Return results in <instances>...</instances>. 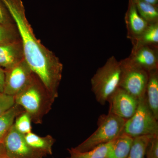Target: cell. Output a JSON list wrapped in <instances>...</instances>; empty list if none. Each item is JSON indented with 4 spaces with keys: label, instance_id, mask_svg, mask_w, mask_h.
<instances>
[{
    "label": "cell",
    "instance_id": "26",
    "mask_svg": "<svg viewBox=\"0 0 158 158\" xmlns=\"http://www.w3.org/2000/svg\"><path fill=\"white\" fill-rule=\"evenodd\" d=\"M5 70L0 66V92H3L5 81Z\"/></svg>",
    "mask_w": 158,
    "mask_h": 158
},
{
    "label": "cell",
    "instance_id": "10",
    "mask_svg": "<svg viewBox=\"0 0 158 158\" xmlns=\"http://www.w3.org/2000/svg\"><path fill=\"white\" fill-rule=\"evenodd\" d=\"M128 58L138 67L149 73L158 69V47L133 46Z\"/></svg>",
    "mask_w": 158,
    "mask_h": 158
},
{
    "label": "cell",
    "instance_id": "6",
    "mask_svg": "<svg viewBox=\"0 0 158 158\" xmlns=\"http://www.w3.org/2000/svg\"><path fill=\"white\" fill-rule=\"evenodd\" d=\"M119 62L121 67L119 88L138 100L144 98L148 73L133 63L128 57Z\"/></svg>",
    "mask_w": 158,
    "mask_h": 158
},
{
    "label": "cell",
    "instance_id": "25",
    "mask_svg": "<svg viewBox=\"0 0 158 158\" xmlns=\"http://www.w3.org/2000/svg\"><path fill=\"white\" fill-rule=\"evenodd\" d=\"M0 23L15 25L10 12L2 0H0Z\"/></svg>",
    "mask_w": 158,
    "mask_h": 158
},
{
    "label": "cell",
    "instance_id": "22",
    "mask_svg": "<svg viewBox=\"0 0 158 158\" xmlns=\"http://www.w3.org/2000/svg\"><path fill=\"white\" fill-rule=\"evenodd\" d=\"M31 123L29 114L24 111L16 116L13 125L19 132L25 135L32 132Z\"/></svg>",
    "mask_w": 158,
    "mask_h": 158
},
{
    "label": "cell",
    "instance_id": "5",
    "mask_svg": "<svg viewBox=\"0 0 158 158\" xmlns=\"http://www.w3.org/2000/svg\"><path fill=\"white\" fill-rule=\"evenodd\" d=\"M158 120L150 110L144 97L139 100L135 113L126 121L122 134L133 138L158 135Z\"/></svg>",
    "mask_w": 158,
    "mask_h": 158
},
{
    "label": "cell",
    "instance_id": "20",
    "mask_svg": "<svg viewBox=\"0 0 158 158\" xmlns=\"http://www.w3.org/2000/svg\"><path fill=\"white\" fill-rule=\"evenodd\" d=\"M154 136L134 138L129 153L127 158H145V150L150 139Z\"/></svg>",
    "mask_w": 158,
    "mask_h": 158
},
{
    "label": "cell",
    "instance_id": "1",
    "mask_svg": "<svg viewBox=\"0 0 158 158\" xmlns=\"http://www.w3.org/2000/svg\"><path fill=\"white\" fill-rule=\"evenodd\" d=\"M14 20L22 43L25 60L54 98L59 96L63 65L34 34L21 0H2Z\"/></svg>",
    "mask_w": 158,
    "mask_h": 158
},
{
    "label": "cell",
    "instance_id": "15",
    "mask_svg": "<svg viewBox=\"0 0 158 158\" xmlns=\"http://www.w3.org/2000/svg\"><path fill=\"white\" fill-rule=\"evenodd\" d=\"M134 138L122 134L113 141L107 158H127L129 153Z\"/></svg>",
    "mask_w": 158,
    "mask_h": 158
},
{
    "label": "cell",
    "instance_id": "13",
    "mask_svg": "<svg viewBox=\"0 0 158 158\" xmlns=\"http://www.w3.org/2000/svg\"><path fill=\"white\" fill-rule=\"evenodd\" d=\"M145 98L150 110L158 120V69L148 73Z\"/></svg>",
    "mask_w": 158,
    "mask_h": 158
},
{
    "label": "cell",
    "instance_id": "4",
    "mask_svg": "<svg viewBox=\"0 0 158 158\" xmlns=\"http://www.w3.org/2000/svg\"><path fill=\"white\" fill-rule=\"evenodd\" d=\"M125 122L124 119L110 113L101 115L95 131L81 144L73 148V149L81 152L88 151L113 141L122 133Z\"/></svg>",
    "mask_w": 158,
    "mask_h": 158
},
{
    "label": "cell",
    "instance_id": "16",
    "mask_svg": "<svg viewBox=\"0 0 158 158\" xmlns=\"http://www.w3.org/2000/svg\"><path fill=\"white\" fill-rule=\"evenodd\" d=\"M114 141L83 152L77 151L73 148H68L69 156L66 158H107L108 153Z\"/></svg>",
    "mask_w": 158,
    "mask_h": 158
},
{
    "label": "cell",
    "instance_id": "18",
    "mask_svg": "<svg viewBox=\"0 0 158 158\" xmlns=\"http://www.w3.org/2000/svg\"><path fill=\"white\" fill-rule=\"evenodd\" d=\"M138 13L148 24L158 23L157 6L141 0H133Z\"/></svg>",
    "mask_w": 158,
    "mask_h": 158
},
{
    "label": "cell",
    "instance_id": "9",
    "mask_svg": "<svg viewBox=\"0 0 158 158\" xmlns=\"http://www.w3.org/2000/svg\"><path fill=\"white\" fill-rule=\"evenodd\" d=\"M109 113L126 121L135 113L139 100L122 88H118L108 98Z\"/></svg>",
    "mask_w": 158,
    "mask_h": 158
},
{
    "label": "cell",
    "instance_id": "23",
    "mask_svg": "<svg viewBox=\"0 0 158 158\" xmlns=\"http://www.w3.org/2000/svg\"><path fill=\"white\" fill-rule=\"evenodd\" d=\"M15 104L14 96L0 92V116L8 112Z\"/></svg>",
    "mask_w": 158,
    "mask_h": 158
},
{
    "label": "cell",
    "instance_id": "11",
    "mask_svg": "<svg viewBox=\"0 0 158 158\" xmlns=\"http://www.w3.org/2000/svg\"><path fill=\"white\" fill-rule=\"evenodd\" d=\"M127 37L132 44L135 43L148 26V23L140 16L133 0H129L128 7L125 16Z\"/></svg>",
    "mask_w": 158,
    "mask_h": 158
},
{
    "label": "cell",
    "instance_id": "21",
    "mask_svg": "<svg viewBox=\"0 0 158 158\" xmlns=\"http://www.w3.org/2000/svg\"><path fill=\"white\" fill-rule=\"evenodd\" d=\"M20 40L19 32L15 25L0 23V45Z\"/></svg>",
    "mask_w": 158,
    "mask_h": 158
},
{
    "label": "cell",
    "instance_id": "17",
    "mask_svg": "<svg viewBox=\"0 0 158 158\" xmlns=\"http://www.w3.org/2000/svg\"><path fill=\"white\" fill-rule=\"evenodd\" d=\"M24 111L16 104L2 116H0V144L14 124L15 119L18 115Z\"/></svg>",
    "mask_w": 158,
    "mask_h": 158
},
{
    "label": "cell",
    "instance_id": "29",
    "mask_svg": "<svg viewBox=\"0 0 158 158\" xmlns=\"http://www.w3.org/2000/svg\"><path fill=\"white\" fill-rule=\"evenodd\" d=\"M0 158H8L6 156V155L0 154Z\"/></svg>",
    "mask_w": 158,
    "mask_h": 158
},
{
    "label": "cell",
    "instance_id": "19",
    "mask_svg": "<svg viewBox=\"0 0 158 158\" xmlns=\"http://www.w3.org/2000/svg\"><path fill=\"white\" fill-rule=\"evenodd\" d=\"M146 45L158 47V23L148 24L133 46Z\"/></svg>",
    "mask_w": 158,
    "mask_h": 158
},
{
    "label": "cell",
    "instance_id": "8",
    "mask_svg": "<svg viewBox=\"0 0 158 158\" xmlns=\"http://www.w3.org/2000/svg\"><path fill=\"white\" fill-rule=\"evenodd\" d=\"M5 70L3 93L14 97L25 87L34 73L25 59L13 67Z\"/></svg>",
    "mask_w": 158,
    "mask_h": 158
},
{
    "label": "cell",
    "instance_id": "28",
    "mask_svg": "<svg viewBox=\"0 0 158 158\" xmlns=\"http://www.w3.org/2000/svg\"><path fill=\"white\" fill-rule=\"evenodd\" d=\"M0 154L5 155L4 152V148H3L2 143L0 144Z\"/></svg>",
    "mask_w": 158,
    "mask_h": 158
},
{
    "label": "cell",
    "instance_id": "3",
    "mask_svg": "<svg viewBox=\"0 0 158 158\" xmlns=\"http://www.w3.org/2000/svg\"><path fill=\"white\" fill-rule=\"evenodd\" d=\"M121 76L120 62L110 57L99 67L90 80L91 90L97 101L104 106L108 98L119 88Z\"/></svg>",
    "mask_w": 158,
    "mask_h": 158
},
{
    "label": "cell",
    "instance_id": "24",
    "mask_svg": "<svg viewBox=\"0 0 158 158\" xmlns=\"http://www.w3.org/2000/svg\"><path fill=\"white\" fill-rule=\"evenodd\" d=\"M145 158H158V135L150 139L145 150Z\"/></svg>",
    "mask_w": 158,
    "mask_h": 158
},
{
    "label": "cell",
    "instance_id": "27",
    "mask_svg": "<svg viewBox=\"0 0 158 158\" xmlns=\"http://www.w3.org/2000/svg\"><path fill=\"white\" fill-rule=\"evenodd\" d=\"M141 1H144L154 6H157L158 0H141Z\"/></svg>",
    "mask_w": 158,
    "mask_h": 158
},
{
    "label": "cell",
    "instance_id": "14",
    "mask_svg": "<svg viewBox=\"0 0 158 158\" xmlns=\"http://www.w3.org/2000/svg\"><path fill=\"white\" fill-rule=\"evenodd\" d=\"M24 138L29 146L44 157L52 154V147L56 141L52 136L41 137L31 132L25 135Z\"/></svg>",
    "mask_w": 158,
    "mask_h": 158
},
{
    "label": "cell",
    "instance_id": "12",
    "mask_svg": "<svg viewBox=\"0 0 158 158\" xmlns=\"http://www.w3.org/2000/svg\"><path fill=\"white\" fill-rule=\"evenodd\" d=\"M24 59L21 40L0 45V66L4 69L11 68Z\"/></svg>",
    "mask_w": 158,
    "mask_h": 158
},
{
    "label": "cell",
    "instance_id": "7",
    "mask_svg": "<svg viewBox=\"0 0 158 158\" xmlns=\"http://www.w3.org/2000/svg\"><path fill=\"white\" fill-rule=\"evenodd\" d=\"M4 152L8 158H43L42 155L27 144L24 135L11 127L2 142Z\"/></svg>",
    "mask_w": 158,
    "mask_h": 158
},
{
    "label": "cell",
    "instance_id": "2",
    "mask_svg": "<svg viewBox=\"0 0 158 158\" xmlns=\"http://www.w3.org/2000/svg\"><path fill=\"white\" fill-rule=\"evenodd\" d=\"M15 99V104L20 106L29 114L32 122L36 124H42L56 99L34 73Z\"/></svg>",
    "mask_w": 158,
    "mask_h": 158
}]
</instances>
